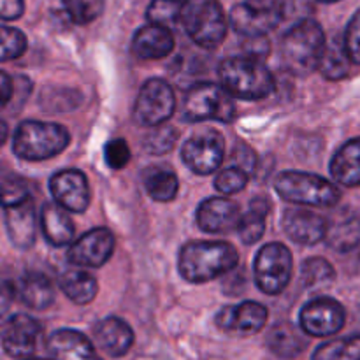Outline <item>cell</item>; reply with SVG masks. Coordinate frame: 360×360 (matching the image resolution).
<instances>
[{"label":"cell","instance_id":"7402d4cb","mask_svg":"<svg viewBox=\"0 0 360 360\" xmlns=\"http://www.w3.org/2000/svg\"><path fill=\"white\" fill-rule=\"evenodd\" d=\"M95 341L104 354L118 359L129 354L134 345V330L125 320L118 316H108L95 327Z\"/></svg>","mask_w":360,"mask_h":360},{"label":"cell","instance_id":"7dc6e473","mask_svg":"<svg viewBox=\"0 0 360 360\" xmlns=\"http://www.w3.org/2000/svg\"><path fill=\"white\" fill-rule=\"evenodd\" d=\"M7 134H9V129H7V123L6 120L0 118V146H2L4 143H6L7 139Z\"/></svg>","mask_w":360,"mask_h":360},{"label":"cell","instance_id":"4316f807","mask_svg":"<svg viewBox=\"0 0 360 360\" xmlns=\"http://www.w3.org/2000/svg\"><path fill=\"white\" fill-rule=\"evenodd\" d=\"M327 245L338 252H350L360 243V221L354 214H338L327 224Z\"/></svg>","mask_w":360,"mask_h":360},{"label":"cell","instance_id":"836d02e7","mask_svg":"<svg viewBox=\"0 0 360 360\" xmlns=\"http://www.w3.org/2000/svg\"><path fill=\"white\" fill-rule=\"evenodd\" d=\"M302 285L306 287H319V285H329L336 278V271L330 266L329 260L313 257L308 259L301 267Z\"/></svg>","mask_w":360,"mask_h":360},{"label":"cell","instance_id":"f6af8a7d","mask_svg":"<svg viewBox=\"0 0 360 360\" xmlns=\"http://www.w3.org/2000/svg\"><path fill=\"white\" fill-rule=\"evenodd\" d=\"M14 94V83L13 77L9 74H6L4 70H0V109L6 108L11 102Z\"/></svg>","mask_w":360,"mask_h":360},{"label":"cell","instance_id":"9a60e30c","mask_svg":"<svg viewBox=\"0 0 360 360\" xmlns=\"http://www.w3.org/2000/svg\"><path fill=\"white\" fill-rule=\"evenodd\" d=\"M49 190L58 206L69 213H83L90 206V185L77 169H63L49 179Z\"/></svg>","mask_w":360,"mask_h":360},{"label":"cell","instance_id":"b9f144b4","mask_svg":"<svg viewBox=\"0 0 360 360\" xmlns=\"http://www.w3.org/2000/svg\"><path fill=\"white\" fill-rule=\"evenodd\" d=\"M243 49H245V55L250 56V58L264 60L269 56L271 42H269V39H267V35H259V37H246L245 44H243Z\"/></svg>","mask_w":360,"mask_h":360},{"label":"cell","instance_id":"3957f363","mask_svg":"<svg viewBox=\"0 0 360 360\" xmlns=\"http://www.w3.org/2000/svg\"><path fill=\"white\" fill-rule=\"evenodd\" d=\"M326 46L322 27L315 20H302L285 32L280 42L281 60L290 72L306 76L319 69Z\"/></svg>","mask_w":360,"mask_h":360},{"label":"cell","instance_id":"30bf717a","mask_svg":"<svg viewBox=\"0 0 360 360\" xmlns=\"http://www.w3.org/2000/svg\"><path fill=\"white\" fill-rule=\"evenodd\" d=\"M176 109V95L171 84L164 79H148L141 86L134 104V120L144 127L164 125Z\"/></svg>","mask_w":360,"mask_h":360},{"label":"cell","instance_id":"cb8c5ba5","mask_svg":"<svg viewBox=\"0 0 360 360\" xmlns=\"http://www.w3.org/2000/svg\"><path fill=\"white\" fill-rule=\"evenodd\" d=\"M330 174L340 185L360 186V137L345 143L330 160Z\"/></svg>","mask_w":360,"mask_h":360},{"label":"cell","instance_id":"5b68a950","mask_svg":"<svg viewBox=\"0 0 360 360\" xmlns=\"http://www.w3.org/2000/svg\"><path fill=\"white\" fill-rule=\"evenodd\" d=\"M274 190L281 199L297 206L333 207L341 199L340 188L333 181L311 172H280L274 179Z\"/></svg>","mask_w":360,"mask_h":360},{"label":"cell","instance_id":"681fc988","mask_svg":"<svg viewBox=\"0 0 360 360\" xmlns=\"http://www.w3.org/2000/svg\"><path fill=\"white\" fill-rule=\"evenodd\" d=\"M28 360H49V359H28ZM53 360H56V359H53Z\"/></svg>","mask_w":360,"mask_h":360},{"label":"cell","instance_id":"8992f818","mask_svg":"<svg viewBox=\"0 0 360 360\" xmlns=\"http://www.w3.org/2000/svg\"><path fill=\"white\" fill-rule=\"evenodd\" d=\"M181 118L190 123L214 122L231 123L236 118V105L232 95L221 84L197 83L186 91L181 108Z\"/></svg>","mask_w":360,"mask_h":360},{"label":"cell","instance_id":"277c9868","mask_svg":"<svg viewBox=\"0 0 360 360\" xmlns=\"http://www.w3.org/2000/svg\"><path fill=\"white\" fill-rule=\"evenodd\" d=\"M70 143L65 127L28 120L18 125L13 137L14 155L21 160L41 162L62 153Z\"/></svg>","mask_w":360,"mask_h":360},{"label":"cell","instance_id":"ee69618b","mask_svg":"<svg viewBox=\"0 0 360 360\" xmlns=\"http://www.w3.org/2000/svg\"><path fill=\"white\" fill-rule=\"evenodd\" d=\"M25 2L23 0H0V20L14 21L23 16Z\"/></svg>","mask_w":360,"mask_h":360},{"label":"cell","instance_id":"ac0fdd59","mask_svg":"<svg viewBox=\"0 0 360 360\" xmlns=\"http://www.w3.org/2000/svg\"><path fill=\"white\" fill-rule=\"evenodd\" d=\"M269 311L264 304L245 301L239 304L225 306L217 315V326L229 333L255 334L266 327Z\"/></svg>","mask_w":360,"mask_h":360},{"label":"cell","instance_id":"7a4b0ae2","mask_svg":"<svg viewBox=\"0 0 360 360\" xmlns=\"http://www.w3.org/2000/svg\"><path fill=\"white\" fill-rule=\"evenodd\" d=\"M220 84L232 95L243 101H260L274 91V76L262 60L250 56H231L218 67Z\"/></svg>","mask_w":360,"mask_h":360},{"label":"cell","instance_id":"8fae6325","mask_svg":"<svg viewBox=\"0 0 360 360\" xmlns=\"http://www.w3.org/2000/svg\"><path fill=\"white\" fill-rule=\"evenodd\" d=\"M181 158L186 167L195 174H213L224 164V137L217 130H204V132L195 134L183 143Z\"/></svg>","mask_w":360,"mask_h":360},{"label":"cell","instance_id":"4fadbf2b","mask_svg":"<svg viewBox=\"0 0 360 360\" xmlns=\"http://www.w3.org/2000/svg\"><path fill=\"white\" fill-rule=\"evenodd\" d=\"M41 330V323L37 320L18 313L0 326V345L11 357L25 359L37 348Z\"/></svg>","mask_w":360,"mask_h":360},{"label":"cell","instance_id":"1f68e13d","mask_svg":"<svg viewBox=\"0 0 360 360\" xmlns=\"http://www.w3.org/2000/svg\"><path fill=\"white\" fill-rule=\"evenodd\" d=\"M313 360H360V334L320 345Z\"/></svg>","mask_w":360,"mask_h":360},{"label":"cell","instance_id":"ffe728a7","mask_svg":"<svg viewBox=\"0 0 360 360\" xmlns=\"http://www.w3.org/2000/svg\"><path fill=\"white\" fill-rule=\"evenodd\" d=\"M174 49V35L162 25H146L132 39V53L141 60H160Z\"/></svg>","mask_w":360,"mask_h":360},{"label":"cell","instance_id":"2e32d148","mask_svg":"<svg viewBox=\"0 0 360 360\" xmlns=\"http://www.w3.org/2000/svg\"><path fill=\"white\" fill-rule=\"evenodd\" d=\"M241 217L239 204H236L234 200L227 197H210L197 207L195 220L202 232L227 234V232L238 231Z\"/></svg>","mask_w":360,"mask_h":360},{"label":"cell","instance_id":"f1b7e54d","mask_svg":"<svg viewBox=\"0 0 360 360\" xmlns=\"http://www.w3.org/2000/svg\"><path fill=\"white\" fill-rule=\"evenodd\" d=\"M267 345H269V348L278 355V357L292 359L297 357V355H301L302 352H304L306 340L292 323L283 322L276 323V326L269 330Z\"/></svg>","mask_w":360,"mask_h":360},{"label":"cell","instance_id":"44dd1931","mask_svg":"<svg viewBox=\"0 0 360 360\" xmlns=\"http://www.w3.org/2000/svg\"><path fill=\"white\" fill-rule=\"evenodd\" d=\"M48 352L56 360H102L84 334L72 329H60L48 340Z\"/></svg>","mask_w":360,"mask_h":360},{"label":"cell","instance_id":"d6986e66","mask_svg":"<svg viewBox=\"0 0 360 360\" xmlns=\"http://www.w3.org/2000/svg\"><path fill=\"white\" fill-rule=\"evenodd\" d=\"M6 229L11 241L16 248L28 250L34 246L37 234V221H35V204L32 197L16 206L4 207Z\"/></svg>","mask_w":360,"mask_h":360},{"label":"cell","instance_id":"c3c4849f","mask_svg":"<svg viewBox=\"0 0 360 360\" xmlns=\"http://www.w3.org/2000/svg\"><path fill=\"white\" fill-rule=\"evenodd\" d=\"M319 2H323V4H333V2H338V0H319Z\"/></svg>","mask_w":360,"mask_h":360},{"label":"cell","instance_id":"9c48e42d","mask_svg":"<svg viewBox=\"0 0 360 360\" xmlns=\"http://www.w3.org/2000/svg\"><path fill=\"white\" fill-rule=\"evenodd\" d=\"M255 283L264 294L278 295L287 288L292 278V253L281 243L262 246L253 264Z\"/></svg>","mask_w":360,"mask_h":360},{"label":"cell","instance_id":"60d3db41","mask_svg":"<svg viewBox=\"0 0 360 360\" xmlns=\"http://www.w3.org/2000/svg\"><path fill=\"white\" fill-rule=\"evenodd\" d=\"M343 42L352 63L360 65V9L352 16L347 32H345Z\"/></svg>","mask_w":360,"mask_h":360},{"label":"cell","instance_id":"ab89813d","mask_svg":"<svg viewBox=\"0 0 360 360\" xmlns=\"http://www.w3.org/2000/svg\"><path fill=\"white\" fill-rule=\"evenodd\" d=\"M104 160L108 167L120 171L130 162V148L125 139H112L104 148Z\"/></svg>","mask_w":360,"mask_h":360},{"label":"cell","instance_id":"5bb4252c","mask_svg":"<svg viewBox=\"0 0 360 360\" xmlns=\"http://www.w3.org/2000/svg\"><path fill=\"white\" fill-rule=\"evenodd\" d=\"M115 252V234L109 229H91L67 252V260L81 267H102Z\"/></svg>","mask_w":360,"mask_h":360},{"label":"cell","instance_id":"7bdbcfd3","mask_svg":"<svg viewBox=\"0 0 360 360\" xmlns=\"http://www.w3.org/2000/svg\"><path fill=\"white\" fill-rule=\"evenodd\" d=\"M232 162H234L236 167L243 169V171H246L248 174H252L253 169H255L257 165V158L253 150L243 143L236 144L234 151H232Z\"/></svg>","mask_w":360,"mask_h":360},{"label":"cell","instance_id":"f35d334b","mask_svg":"<svg viewBox=\"0 0 360 360\" xmlns=\"http://www.w3.org/2000/svg\"><path fill=\"white\" fill-rule=\"evenodd\" d=\"M248 172L232 165V167L224 169V171L217 176V179H214V188L220 193H224V195H232V193L241 192V190L248 185Z\"/></svg>","mask_w":360,"mask_h":360},{"label":"cell","instance_id":"6da1fadb","mask_svg":"<svg viewBox=\"0 0 360 360\" xmlns=\"http://www.w3.org/2000/svg\"><path fill=\"white\" fill-rule=\"evenodd\" d=\"M239 253L227 241H190L179 250V274L190 283H206L238 267Z\"/></svg>","mask_w":360,"mask_h":360},{"label":"cell","instance_id":"74e56055","mask_svg":"<svg viewBox=\"0 0 360 360\" xmlns=\"http://www.w3.org/2000/svg\"><path fill=\"white\" fill-rule=\"evenodd\" d=\"M30 197L27 183L18 176H0V204L2 207L16 206Z\"/></svg>","mask_w":360,"mask_h":360},{"label":"cell","instance_id":"ba28073f","mask_svg":"<svg viewBox=\"0 0 360 360\" xmlns=\"http://www.w3.org/2000/svg\"><path fill=\"white\" fill-rule=\"evenodd\" d=\"M285 0H245L231 11V25L243 37L273 32L285 18Z\"/></svg>","mask_w":360,"mask_h":360},{"label":"cell","instance_id":"d4e9b609","mask_svg":"<svg viewBox=\"0 0 360 360\" xmlns=\"http://www.w3.org/2000/svg\"><path fill=\"white\" fill-rule=\"evenodd\" d=\"M41 231L51 246H67L74 238L69 211L58 204H44L41 210Z\"/></svg>","mask_w":360,"mask_h":360},{"label":"cell","instance_id":"7c38bea8","mask_svg":"<svg viewBox=\"0 0 360 360\" xmlns=\"http://www.w3.org/2000/svg\"><path fill=\"white\" fill-rule=\"evenodd\" d=\"M347 322L345 308L330 297H316L309 301L299 315V323L306 334L313 338H326L340 333Z\"/></svg>","mask_w":360,"mask_h":360},{"label":"cell","instance_id":"d590c367","mask_svg":"<svg viewBox=\"0 0 360 360\" xmlns=\"http://www.w3.org/2000/svg\"><path fill=\"white\" fill-rule=\"evenodd\" d=\"M27 49V37L14 27L0 25V62L20 58Z\"/></svg>","mask_w":360,"mask_h":360},{"label":"cell","instance_id":"f546056e","mask_svg":"<svg viewBox=\"0 0 360 360\" xmlns=\"http://www.w3.org/2000/svg\"><path fill=\"white\" fill-rule=\"evenodd\" d=\"M352 60L348 56L343 41H333L326 46L322 60H320L319 70L322 76L329 81H340L350 74Z\"/></svg>","mask_w":360,"mask_h":360},{"label":"cell","instance_id":"4dcf8cb0","mask_svg":"<svg viewBox=\"0 0 360 360\" xmlns=\"http://www.w3.org/2000/svg\"><path fill=\"white\" fill-rule=\"evenodd\" d=\"M267 202L262 199H255L250 202L248 213H245L239 221L238 234L245 245H255L266 232V217H267Z\"/></svg>","mask_w":360,"mask_h":360},{"label":"cell","instance_id":"603a6c76","mask_svg":"<svg viewBox=\"0 0 360 360\" xmlns=\"http://www.w3.org/2000/svg\"><path fill=\"white\" fill-rule=\"evenodd\" d=\"M14 292L25 306L32 309H48L55 302V287L48 276L41 273H28L18 281Z\"/></svg>","mask_w":360,"mask_h":360},{"label":"cell","instance_id":"d6a6232c","mask_svg":"<svg viewBox=\"0 0 360 360\" xmlns=\"http://www.w3.org/2000/svg\"><path fill=\"white\" fill-rule=\"evenodd\" d=\"M186 0H151L146 11V18L150 23L162 25V27H172L181 21L183 9Z\"/></svg>","mask_w":360,"mask_h":360},{"label":"cell","instance_id":"52a82bcc","mask_svg":"<svg viewBox=\"0 0 360 360\" xmlns=\"http://www.w3.org/2000/svg\"><path fill=\"white\" fill-rule=\"evenodd\" d=\"M181 25L197 46L213 49L227 35V18L218 0H186Z\"/></svg>","mask_w":360,"mask_h":360},{"label":"cell","instance_id":"e575fe53","mask_svg":"<svg viewBox=\"0 0 360 360\" xmlns=\"http://www.w3.org/2000/svg\"><path fill=\"white\" fill-rule=\"evenodd\" d=\"M176 141H178V129L164 123L153 127V130L144 137L143 146L150 155H165L174 148Z\"/></svg>","mask_w":360,"mask_h":360},{"label":"cell","instance_id":"8d00e7d4","mask_svg":"<svg viewBox=\"0 0 360 360\" xmlns=\"http://www.w3.org/2000/svg\"><path fill=\"white\" fill-rule=\"evenodd\" d=\"M105 0H63L70 20L77 25H88L104 11Z\"/></svg>","mask_w":360,"mask_h":360},{"label":"cell","instance_id":"e0dca14e","mask_svg":"<svg viewBox=\"0 0 360 360\" xmlns=\"http://www.w3.org/2000/svg\"><path fill=\"white\" fill-rule=\"evenodd\" d=\"M281 227L292 241L299 245H316L327 234V220L306 207H288L281 218Z\"/></svg>","mask_w":360,"mask_h":360},{"label":"cell","instance_id":"83f0119b","mask_svg":"<svg viewBox=\"0 0 360 360\" xmlns=\"http://www.w3.org/2000/svg\"><path fill=\"white\" fill-rule=\"evenodd\" d=\"M60 288L63 294L76 304H90L98 292V283L90 273L79 269H70L60 276Z\"/></svg>","mask_w":360,"mask_h":360},{"label":"cell","instance_id":"484cf974","mask_svg":"<svg viewBox=\"0 0 360 360\" xmlns=\"http://www.w3.org/2000/svg\"><path fill=\"white\" fill-rule=\"evenodd\" d=\"M148 195L157 202H171L179 190V179L172 169L165 165H150L141 172Z\"/></svg>","mask_w":360,"mask_h":360},{"label":"cell","instance_id":"bcb514c9","mask_svg":"<svg viewBox=\"0 0 360 360\" xmlns=\"http://www.w3.org/2000/svg\"><path fill=\"white\" fill-rule=\"evenodd\" d=\"M14 287L11 283H7V281H2L0 280V316L6 315V311L9 309L11 302H13V297H14Z\"/></svg>","mask_w":360,"mask_h":360}]
</instances>
